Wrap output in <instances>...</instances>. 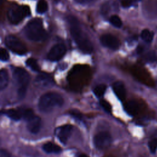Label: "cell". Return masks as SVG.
Returning a JSON list of instances; mask_svg holds the SVG:
<instances>
[{
    "mask_svg": "<svg viewBox=\"0 0 157 157\" xmlns=\"http://www.w3.org/2000/svg\"><path fill=\"white\" fill-rule=\"evenodd\" d=\"M68 21L70 25L71 36L79 49L85 53H91L93 49L92 44L82 31L78 20L75 17L71 16L68 17Z\"/></svg>",
    "mask_w": 157,
    "mask_h": 157,
    "instance_id": "obj_1",
    "label": "cell"
},
{
    "mask_svg": "<svg viewBox=\"0 0 157 157\" xmlns=\"http://www.w3.org/2000/svg\"><path fill=\"white\" fill-rule=\"evenodd\" d=\"M63 102L64 99L59 94L55 92H48L40 98L38 107L41 112L47 113L61 107Z\"/></svg>",
    "mask_w": 157,
    "mask_h": 157,
    "instance_id": "obj_2",
    "label": "cell"
},
{
    "mask_svg": "<svg viewBox=\"0 0 157 157\" xmlns=\"http://www.w3.org/2000/svg\"><path fill=\"white\" fill-rule=\"evenodd\" d=\"M24 31L27 38L33 41L44 40L47 37V34L40 18H34L28 22L24 28Z\"/></svg>",
    "mask_w": 157,
    "mask_h": 157,
    "instance_id": "obj_3",
    "label": "cell"
},
{
    "mask_svg": "<svg viewBox=\"0 0 157 157\" xmlns=\"http://www.w3.org/2000/svg\"><path fill=\"white\" fill-rule=\"evenodd\" d=\"M13 77L18 87V95L20 98H24L30 80L28 72L21 67H16L13 71Z\"/></svg>",
    "mask_w": 157,
    "mask_h": 157,
    "instance_id": "obj_4",
    "label": "cell"
},
{
    "mask_svg": "<svg viewBox=\"0 0 157 157\" xmlns=\"http://www.w3.org/2000/svg\"><path fill=\"white\" fill-rule=\"evenodd\" d=\"M29 14L30 9L28 6L15 5L8 10L7 18L11 23L17 25Z\"/></svg>",
    "mask_w": 157,
    "mask_h": 157,
    "instance_id": "obj_5",
    "label": "cell"
},
{
    "mask_svg": "<svg viewBox=\"0 0 157 157\" xmlns=\"http://www.w3.org/2000/svg\"><path fill=\"white\" fill-rule=\"evenodd\" d=\"M5 43L9 49L17 55H23L27 52V49L24 44L14 36H7L5 39Z\"/></svg>",
    "mask_w": 157,
    "mask_h": 157,
    "instance_id": "obj_6",
    "label": "cell"
},
{
    "mask_svg": "<svg viewBox=\"0 0 157 157\" xmlns=\"http://www.w3.org/2000/svg\"><path fill=\"white\" fill-rule=\"evenodd\" d=\"M112 137L107 132H101L94 137V144L98 149H105L110 146L112 142Z\"/></svg>",
    "mask_w": 157,
    "mask_h": 157,
    "instance_id": "obj_7",
    "label": "cell"
},
{
    "mask_svg": "<svg viewBox=\"0 0 157 157\" xmlns=\"http://www.w3.org/2000/svg\"><path fill=\"white\" fill-rule=\"evenodd\" d=\"M66 52V46L63 44L55 45L49 51L47 58L52 61H56L61 59Z\"/></svg>",
    "mask_w": 157,
    "mask_h": 157,
    "instance_id": "obj_8",
    "label": "cell"
},
{
    "mask_svg": "<svg viewBox=\"0 0 157 157\" xmlns=\"http://www.w3.org/2000/svg\"><path fill=\"white\" fill-rule=\"evenodd\" d=\"M100 42L102 45L112 50H117L119 48L120 43L119 40L113 35L106 34L100 37Z\"/></svg>",
    "mask_w": 157,
    "mask_h": 157,
    "instance_id": "obj_9",
    "label": "cell"
},
{
    "mask_svg": "<svg viewBox=\"0 0 157 157\" xmlns=\"http://www.w3.org/2000/svg\"><path fill=\"white\" fill-rule=\"evenodd\" d=\"M72 131V126L71 124H66L59 127L56 131V135L60 142L66 144L70 137Z\"/></svg>",
    "mask_w": 157,
    "mask_h": 157,
    "instance_id": "obj_10",
    "label": "cell"
},
{
    "mask_svg": "<svg viewBox=\"0 0 157 157\" xmlns=\"http://www.w3.org/2000/svg\"><path fill=\"white\" fill-rule=\"evenodd\" d=\"M34 83L39 87H48L53 85V78L46 74H40L37 75L35 79Z\"/></svg>",
    "mask_w": 157,
    "mask_h": 157,
    "instance_id": "obj_11",
    "label": "cell"
},
{
    "mask_svg": "<svg viewBox=\"0 0 157 157\" xmlns=\"http://www.w3.org/2000/svg\"><path fill=\"white\" fill-rule=\"evenodd\" d=\"M26 121L27 128L29 131L33 134H36L39 131L41 127V120L40 117L34 115Z\"/></svg>",
    "mask_w": 157,
    "mask_h": 157,
    "instance_id": "obj_12",
    "label": "cell"
},
{
    "mask_svg": "<svg viewBox=\"0 0 157 157\" xmlns=\"http://www.w3.org/2000/svg\"><path fill=\"white\" fill-rule=\"evenodd\" d=\"M113 90L120 101L124 100L126 98V89L123 82L120 81L115 82L113 84Z\"/></svg>",
    "mask_w": 157,
    "mask_h": 157,
    "instance_id": "obj_13",
    "label": "cell"
},
{
    "mask_svg": "<svg viewBox=\"0 0 157 157\" xmlns=\"http://www.w3.org/2000/svg\"><path fill=\"white\" fill-rule=\"evenodd\" d=\"M124 110L126 111V112L130 115H137L140 109L139 104L138 102L136 101H129L127 102L124 104Z\"/></svg>",
    "mask_w": 157,
    "mask_h": 157,
    "instance_id": "obj_14",
    "label": "cell"
},
{
    "mask_svg": "<svg viewBox=\"0 0 157 157\" xmlns=\"http://www.w3.org/2000/svg\"><path fill=\"white\" fill-rule=\"evenodd\" d=\"M43 150L48 153H59L61 151L59 146L52 142H47L43 145Z\"/></svg>",
    "mask_w": 157,
    "mask_h": 157,
    "instance_id": "obj_15",
    "label": "cell"
},
{
    "mask_svg": "<svg viewBox=\"0 0 157 157\" xmlns=\"http://www.w3.org/2000/svg\"><path fill=\"white\" fill-rule=\"evenodd\" d=\"M9 82V75L7 70L2 69L0 72V89H5Z\"/></svg>",
    "mask_w": 157,
    "mask_h": 157,
    "instance_id": "obj_16",
    "label": "cell"
},
{
    "mask_svg": "<svg viewBox=\"0 0 157 157\" xmlns=\"http://www.w3.org/2000/svg\"><path fill=\"white\" fill-rule=\"evenodd\" d=\"M6 115L13 120H19L23 117V112L17 109H9L6 112Z\"/></svg>",
    "mask_w": 157,
    "mask_h": 157,
    "instance_id": "obj_17",
    "label": "cell"
},
{
    "mask_svg": "<svg viewBox=\"0 0 157 157\" xmlns=\"http://www.w3.org/2000/svg\"><path fill=\"white\" fill-rule=\"evenodd\" d=\"M140 36L144 41L147 42H150L153 40L154 34L153 32L150 31V30L145 29L142 31Z\"/></svg>",
    "mask_w": 157,
    "mask_h": 157,
    "instance_id": "obj_18",
    "label": "cell"
},
{
    "mask_svg": "<svg viewBox=\"0 0 157 157\" xmlns=\"http://www.w3.org/2000/svg\"><path fill=\"white\" fill-rule=\"evenodd\" d=\"M106 90V86L104 84H99L97 85L93 90L94 95L98 98H101L103 96Z\"/></svg>",
    "mask_w": 157,
    "mask_h": 157,
    "instance_id": "obj_19",
    "label": "cell"
},
{
    "mask_svg": "<svg viewBox=\"0 0 157 157\" xmlns=\"http://www.w3.org/2000/svg\"><path fill=\"white\" fill-rule=\"evenodd\" d=\"M48 4L45 0H40L36 6V10L39 13H43L47 10Z\"/></svg>",
    "mask_w": 157,
    "mask_h": 157,
    "instance_id": "obj_20",
    "label": "cell"
},
{
    "mask_svg": "<svg viewBox=\"0 0 157 157\" xmlns=\"http://www.w3.org/2000/svg\"><path fill=\"white\" fill-rule=\"evenodd\" d=\"M26 63L28 67H29L32 70L35 71H39V66L35 59L29 58L26 60Z\"/></svg>",
    "mask_w": 157,
    "mask_h": 157,
    "instance_id": "obj_21",
    "label": "cell"
},
{
    "mask_svg": "<svg viewBox=\"0 0 157 157\" xmlns=\"http://www.w3.org/2000/svg\"><path fill=\"white\" fill-rule=\"evenodd\" d=\"M109 20L110 23L116 28H120L122 26V21L117 15L111 16Z\"/></svg>",
    "mask_w": 157,
    "mask_h": 157,
    "instance_id": "obj_22",
    "label": "cell"
},
{
    "mask_svg": "<svg viewBox=\"0 0 157 157\" xmlns=\"http://www.w3.org/2000/svg\"><path fill=\"white\" fill-rule=\"evenodd\" d=\"M145 59L148 62H155L157 60V55L153 51L148 52L145 56Z\"/></svg>",
    "mask_w": 157,
    "mask_h": 157,
    "instance_id": "obj_23",
    "label": "cell"
},
{
    "mask_svg": "<svg viewBox=\"0 0 157 157\" xmlns=\"http://www.w3.org/2000/svg\"><path fill=\"white\" fill-rule=\"evenodd\" d=\"M35 115L34 114L33 111L30 109H25L23 111V118L26 120L28 121L31 118H32Z\"/></svg>",
    "mask_w": 157,
    "mask_h": 157,
    "instance_id": "obj_24",
    "label": "cell"
},
{
    "mask_svg": "<svg viewBox=\"0 0 157 157\" xmlns=\"http://www.w3.org/2000/svg\"><path fill=\"white\" fill-rule=\"evenodd\" d=\"M148 147L152 153H155L157 149V139L154 138L151 139L148 143Z\"/></svg>",
    "mask_w": 157,
    "mask_h": 157,
    "instance_id": "obj_25",
    "label": "cell"
},
{
    "mask_svg": "<svg viewBox=\"0 0 157 157\" xmlns=\"http://www.w3.org/2000/svg\"><path fill=\"white\" fill-rule=\"evenodd\" d=\"M0 58H1V60L3 61H6L9 58V53L6 49L3 48H1L0 50Z\"/></svg>",
    "mask_w": 157,
    "mask_h": 157,
    "instance_id": "obj_26",
    "label": "cell"
},
{
    "mask_svg": "<svg viewBox=\"0 0 157 157\" xmlns=\"http://www.w3.org/2000/svg\"><path fill=\"white\" fill-rule=\"evenodd\" d=\"M100 105H101V107L107 112H110L111 110H112V107L110 105V104L106 101L104 99H101L100 101Z\"/></svg>",
    "mask_w": 157,
    "mask_h": 157,
    "instance_id": "obj_27",
    "label": "cell"
},
{
    "mask_svg": "<svg viewBox=\"0 0 157 157\" xmlns=\"http://www.w3.org/2000/svg\"><path fill=\"white\" fill-rule=\"evenodd\" d=\"M101 10H102V13H104V14H106L108 13V12L109 10V5L108 4V3L106 4H104L102 6Z\"/></svg>",
    "mask_w": 157,
    "mask_h": 157,
    "instance_id": "obj_28",
    "label": "cell"
},
{
    "mask_svg": "<svg viewBox=\"0 0 157 157\" xmlns=\"http://www.w3.org/2000/svg\"><path fill=\"white\" fill-rule=\"evenodd\" d=\"M1 157H10V155L7 151L2 149L1 150Z\"/></svg>",
    "mask_w": 157,
    "mask_h": 157,
    "instance_id": "obj_29",
    "label": "cell"
},
{
    "mask_svg": "<svg viewBox=\"0 0 157 157\" xmlns=\"http://www.w3.org/2000/svg\"><path fill=\"white\" fill-rule=\"evenodd\" d=\"M75 1L80 4H88L92 2L93 0H75Z\"/></svg>",
    "mask_w": 157,
    "mask_h": 157,
    "instance_id": "obj_30",
    "label": "cell"
},
{
    "mask_svg": "<svg viewBox=\"0 0 157 157\" xmlns=\"http://www.w3.org/2000/svg\"><path fill=\"white\" fill-rule=\"evenodd\" d=\"M72 115L75 117H77L78 118H80L81 117V114L79 113V112H76L75 111H72Z\"/></svg>",
    "mask_w": 157,
    "mask_h": 157,
    "instance_id": "obj_31",
    "label": "cell"
},
{
    "mask_svg": "<svg viewBox=\"0 0 157 157\" xmlns=\"http://www.w3.org/2000/svg\"><path fill=\"white\" fill-rule=\"evenodd\" d=\"M78 157H89L88 156H87L85 154H80L78 156Z\"/></svg>",
    "mask_w": 157,
    "mask_h": 157,
    "instance_id": "obj_32",
    "label": "cell"
},
{
    "mask_svg": "<svg viewBox=\"0 0 157 157\" xmlns=\"http://www.w3.org/2000/svg\"><path fill=\"white\" fill-rule=\"evenodd\" d=\"M155 86H156V88L157 89V78L155 80Z\"/></svg>",
    "mask_w": 157,
    "mask_h": 157,
    "instance_id": "obj_33",
    "label": "cell"
}]
</instances>
